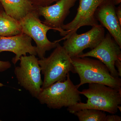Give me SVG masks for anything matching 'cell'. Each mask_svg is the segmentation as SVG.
Listing matches in <instances>:
<instances>
[{
    "instance_id": "6da1fadb",
    "label": "cell",
    "mask_w": 121,
    "mask_h": 121,
    "mask_svg": "<svg viewBox=\"0 0 121 121\" xmlns=\"http://www.w3.org/2000/svg\"><path fill=\"white\" fill-rule=\"evenodd\" d=\"M80 93L87 98L86 103L80 102L68 107L67 110L71 113L82 109L92 108L115 114L121 104V89H114L104 84L89 83V88L80 91Z\"/></svg>"
},
{
    "instance_id": "7a4b0ae2",
    "label": "cell",
    "mask_w": 121,
    "mask_h": 121,
    "mask_svg": "<svg viewBox=\"0 0 121 121\" xmlns=\"http://www.w3.org/2000/svg\"><path fill=\"white\" fill-rule=\"evenodd\" d=\"M71 60L72 72L78 74L80 78V83L77 85L78 88L86 83H97L121 90V78L113 77L108 67L99 60L75 57Z\"/></svg>"
},
{
    "instance_id": "3957f363",
    "label": "cell",
    "mask_w": 121,
    "mask_h": 121,
    "mask_svg": "<svg viewBox=\"0 0 121 121\" xmlns=\"http://www.w3.org/2000/svg\"><path fill=\"white\" fill-rule=\"evenodd\" d=\"M70 78L69 73L63 81H59L42 89L37 99L50 109L69 107L81 101L80 91Z\"/></svg>"
},
{
    "instance_id": "277c9868",
    "label": "cell",
    "mask_w": 121,
    "mask_h": 121,
    "mask_svg": "<svg viewBox=\"0 0 121 121\" xmlns=\"http://www.w3.org/2000/svg\"><path fill=\"white\" fill-rule=\"evenodd\" d=\"M50 56L38 60L44 76L41 89H44L56 82L66 79L73 66L71 58L63 46L58 43Z\"/></svg>"
},
{
    "instance_id": "5b68a950",
    "label": "cell",
    "mask_w": 121,
    "mask_h": 121,
    "mask_svg": "<svg viewBox=\"0 0 121 121\" xmlns=\"http://www.w3.org/2000/svg\"><path fill=\"white\" fill-rule=\"evenodd\" d=\"M19 21L22 32L31 37L36 44L37 55L40 59L45 57L46 52L55 48L59 43L56 40L51 42L48 39L47 33L52 28L40 20L36 9Z\"/></svg>"
},
{
    "instance_id": "8992f818",
    "label": "cell",
    "mask_w": 121,
    "mask_h": 121,
    "mask_svg": "<svg viewBox=\"0 0 121 121\" xmlns=\"http://www.w3.org/2000/svg\"><path fill=\"white\" fill-rule=\"evenodd\" d=\"M38 60L35 55L22 56L20 58L19 66L14 70L18 84L36 99L43 84Z\"/></svg>"
},
{
    "instance_id": "52a82bcc",
    "label": "cell",
    "mask_w": 121,
    "mask_h": 121,
    "mask_svg": "<svg viewBox=\"0 0 121 121\" xmlns=\"http://www.w3.org/2000/svg\"><path fill=\"white\" fill-rule=\"evenodd\" d=\"M105 36L104 28L101 25L92 27L88 31L78 35L77 32L72 34L65 40L63 47L71 58L76 57L87 48H95Z\"/></svg>"
},
{
    "instance_id": "ba28073f",
    "label": "cell",
    "mask_w": 121,
    "mask_h": 121,
    "mask_svg": "<svg viewBox=\"0 0 121 121\" xmlns=\"http://www.w3.org/2000/svg\"><path fill=\"white\" fill-rule=\"evenodd\" d=\"M121 48L108 33L96 47L76 57H92L98 59L108 67L113 77L119 78L115 64L118 60H121Z\"/></svg>"
},
{
    "instance_id": "9c48e42d",
    "label": "cell",
    "mask_w": 121,
    "mask_h": 121,
    "mask_svg": "<svg viewBox=\"0 0 121 121\" xmlns=\"http://www.w3.org/2000/svg\"><path fill=\"white\" fill-rule=\"evenodd\" d=\"M104 0H79V5L76 15L72 21L64 24L63 30L67 35L57 41L59 42L68 39L78 29L84 26H97L99 24L95 17V12L98 7Z\"/></svg>"
},
{
    "instance_id": "30bf717a",
    "label": "cell",
    "mask_w": 121,
    "mask_h": 121,
    "mask_svg": "<svg viewBox=\"0 0 121 121\" xmlns=\"http://www.w3.org/2000/svg\"><path fill=\"white\" fill-rule=\"evenodd\" d=\"M78 0H59L56 4L45 7H36L39 16L43 17L42 21L45 25L55 31H58L61 36H65L67 33L62 27L64 21L69 15L70 9Z\"/></svg>"
},
{
    "instance_id": "8fae6325",
    "label": "cell",
    "mask_w": 121,
    "mask_h": 121,
    "mask_svg": "<svg viewBox=\"0 0 121 121\" xmlns=\"http://www.w3.org/2000/svg\"><path fill=\"white\" fill-rule=\"evenodd\" d=\"M32 39L24 33L11 36H0V52H9L15 55L12 60L16 64L22 56L30 55H37L36 47L32 44Z\"/></svg>"
},
{
    "instance_id": "7c38bea8",
    "label": "cell",
    "mask_w": 121,
    "mask_h": 121,
    "mask_svg": "<svg viewBox=\"0 0 121 121\" xmlns=\"http://www.w3.org/2000/svg\"><path fill=\"white\" fill-rule=\"evenodd\" d=\"M116 8L111 0H104L96 10L95 17L121 48V25L116 15Z\"/></svg>"
},
{
    "instance_id": "4fadbf2b",
    "label": "cell",
    "mask_w": 121,
    "mask_h": 121,
    "mask_svg": "<svg viewBox=\"0 0 121 121\" xmlns=\"http://www.w3.org/2000/svg\"><path fill=\"white\" fill-rule=\"evenodd\" d=\"M5 12L18 21L35 10L29 0H0Z\"/></svg>"
},
{
    "instance_id": "5bb4252c",
    "label": "cell",
    "mask_w": 121,
    "mask_h": 121,
    "mask_svg": "<svg viewBox=\"0 0 121 121\" xmlns=\"http://www.w3.org/2000/svg\"><path fill=\"white\" fill-rule=\"evenodd\" d=\"M22 33L19 21L7 14L4 10L0 12V36H13Z\"/></svg>"
},
{
    "instance_id": "9a60e30c",
    "label": "cell",
    "mask_w": 121,
    "mask_h": 121,
    "mask_svg": "<svg viewBox=\"0 0 121 121\" xmlns=\"http://www.w3.org/2000/svg\"><path fill=\"white\" fill-rule=\"evenodd\" d=\"M73 114L79 121H105L107 115L104 111L92 108L80 110Z\"/></svg>"
},
{
    "instance_id": "2e32d148",
    "label": "cell",
    "mask_w": 121,
    "mask_h": 121,
    "mask_svg": "<svg viewBox=\"0 0 121 121\" xmlns=\"http://www.w3.org/2000/svg\"><path fill=\"white\" fill-rule=\"evenodd\" d=\"M35 7L49 6L54 2L59 0H29Z\"/></svg>"
},
{
    "instance_id": "e0dca14e",
    "label": "cell",
    "mask_w": 121,
    "mask_h": 121,
    "mask_svg": "<svg viewBox=\"0 0 121 121\" xmlns=\"http://www.w3.org/2000/svg\"><path fill=\"white\" fill-rule=\"evenodd\" d=\"M11 66L12 64L9 61L0 60V72H3L10 69Z\"/></svg>"
},
{
    "instance_id": "ac0fdd59",
    "label": "cell",
    "mask_w": 121,
    "mask_h": 121,
    "mask_svg": "<svg viewBox=\"0 0 121 121\" xmlns=\"http://www.w3.org/2000/svg\"><path fill=\"white\" fill-rule=\"evenodd\" d=\"M107 115L105 121H121V117L115 114Z\"/></svg>"
},
{
    "instance_id": "d6986e66",
    "label": "cell",
    "mask_w": 121,
    "mask_h": 121,
    "mask_svg": "<svg viewBox=\"0 0 121 121\" xmlns=\"http://www.w3.org/2000/svg\"><path fill=\"white\" fill-rule=\"evenodd\" d=\"M116 14L117 18L120 25H121V5L116 8Z\"/></svg>"
},
{
    "instance_id": "ffe728a7",
    "label": "cell",
    "mask_w": 121,
    "mask_h": 121,
    "mask_svg": "<svg viewBox=\"0 0 121 121\" xmlns=\"http://www.w3.org/2000/svg\"><path fill=\"white\" fill-rule=\"evenodd\" d=\"M114 4L115 5L119 4H121V0H111Z\"/></svg>"
},
{
    "instance_id": "44dd1931",
    "label": "cell",
    "mask_w": 121,
    "mask_h": 121,
    "mask_svg": "<svg viewBox=\"0 0 121 121\" xmlns=\"http://www.w3.org/2000/svg\"><path fill=\"white\" fill-rule=\"evenodd\" d=\"M3 10H4V8H3V7H2L1 3L0 2V12L3 11Z\"/></svg>"
},
{
    "instance_id": "7402d4cb",
    "label": "cell",
    "mask_w": 121,
    "mask_h": 121,
    "mask_svg": "<svg viewBox=\"0 0 121 121\" xmlns=\"http://www.w3.org/2000/svg\"><path fill=\"white\" fill-rule=\"evenodd\" d=\"M0 121H1V120H0Z\"/></svg>"
}]
</instances>
